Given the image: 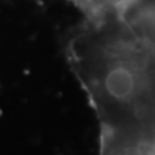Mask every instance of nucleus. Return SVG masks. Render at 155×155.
<instances>
[{"label":"nucleus","mask_w":155,"mask_h":155,"mask_svg":"<svg viewBox=\"0 0 155 155\" xmlns=\"http://www.w3.org/2000/svg\"><path fill=\"white\" fill-rule=\"evenodd\" d=\"M102 44L125 71L120 89L96 113L100 128L155 155V13L130 8L111 13Z\"/></svg>","instance_id":"obj_1"},{"label":"nucleus","mask_w":155,"mask_h":155,"mask_svg":"<svg viewBox=\"0 0 155 155\" xmlns=\"http://www.w3.org/2000/svg\"><path fill=\"white\" fill-rule=\"evenodd\" d=\"M71 2L83 11L85 18H92L123 5L125 0H71Z\"/></svg>","instance_id":"obj_2"}]
</instances>
